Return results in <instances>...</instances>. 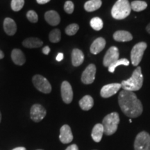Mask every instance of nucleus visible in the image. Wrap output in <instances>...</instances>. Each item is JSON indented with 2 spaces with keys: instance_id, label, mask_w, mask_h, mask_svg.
Returning <instances> with one entry per match:
<instances>
[{
  "instance_id": "obj_1",
  "label": "nucleus",
  "mask_w": 150,
  "mask_h": 150,
  "mask_svg": "<svg viewBox=\"0 0 150 150\" xmlns=\"http://www.w3.org/2000/svg\"><path fill=\"white\" fill-rule=\"evenodd\" d=\"M118 102L122 112L129 117L136 118L142 114V103L134 92L122 91L118 96Z\"/></svg>"
},
{
  "instance_id": "obj_2",
  "label": "nucleus",
  "mask_w": 150,
  "mask_h": 150,
  "mask_svg": "<svg viewBox=\"0 0 150 150\" xmlns=\"http://www.w3.org/2000/svg\"><path fill=\"white\" fill-rule=\"evenodd\" d=\"M143 84V76L141 67H138L133 72L132 76L127 80L122 81L121 83L123 90L131 92L139 91Z\"/></svg>"
},
{
  "instance_id": "obj_3",
  "label": "nucleus",
  "mask_w": 150,
  "mask_h": 150,
  "mask_svg": "<svg viewBox=\"0 0 150 150\" xmlns=\"http://www.w3.org/2000/svg\"><path fill=\"white\" fill-rule=\"evenodd\" d=\"M131 11V4L128 0H117L111 9V15L116 20H123L129 16Z\"/></svg>"
},
{
  "instance_id": "obj_4",
  "label": "nucleus",
  "mask_w": 150,
  "mask_h": 150,
  "mask_svg": "<svg viewBox=\"0 0 150 150\" xmlns=\"http://www.w3.org/2000/svg\"><path fill=\"white\" fill-rule=\"evenodd\" d=\"M119 122L120 117L117 112H113L106 115L102 121L104 134L106 136H111V135L115 134L117 129Z\"/></svg>"
},
{
  "instance_id": "obj_5",
  "label": "nucleus",
  "mask_w": 150,
  "mask_h": 150,
  "mask_svg": "<svg viewBox=\"0 0 150 150\" xmlns=\"http://www.w3.org/2000/svg\"><path fill=\"white\" fill-rule=\"evenodd\" d=\"M147 47V45L145 42H141L136 44L132 48L131 52V63L134 66H137L139 65Z\"/></svg>"
},
{
  "instance_id": "obj_6",
  "label": "nucleus",
  "mask_w": 150,
  "mask_h": 150,
  "mask_svg": "<svg viewBox=\"0 0 150 150\" xmlns=\"http://www.w3.org/2000/svg\"><path fill=\"white\" fill-rule=\"evenodd\" d=\"M135 150H150V135L141 131L137 135L134 142Z\"/></svg>"
},
{
  "instance_id": "obj_7",
  "label": "nucleus",
  "mask_w": 150,
  "mask_h": 150,
  "mask_svg": "<svg viewBox=\"0 0 150 150\" xmlns=\"http://www.w3.org/2000/svg\"><path fill=\"white\" fill-rule=\"evenodd\" d=\"M33 83L35 88L41 93L48 94L51 93L52 86L45 77L40 74H35L32 79Z\"/></svg>"
},
{
  "instance_id": "obj_8",
  "label": "nucleus",
  "mask_w": 150,
  "mask_h": 150,
  "mask_svg": "<svg viewBox=\"0 0 150 150\" xmlns=\"http://www.w3.org/2000/svg\"><path fill=\"white\" fill-rule=\"evenodd\" d=\"M47 111L42 105L36 104L33 105L30 111L31 119L35 122H39L46 116Z\"/></svg>"
},
{
  "instance_id": "obj_9",
  "label": "nucleus",
  "mask_w": 150,
  "mask_h": 150,
  "mask_svg": "<svg viewBox=\"0 0 150 150\" xmlns=\"http://www.w3.org/2000/svg\"><path fill=\"white\" fill-rule=\"evenodd\" d=\"M119 50L116 47L112 46L110 47L106 52L104 57L103 64L105 67H109L110 65L115 63L116 61L119 59Z\"/></svg>"
},
{
  "instance_id": "obj_10",
  "label": "nucleus",
  "mask_w": 150,
  "mask_h": 150,
  "mask_svg": "<svg viewBox=\"0 0 150 150\" xmlns=\"http://www.w3.org/2000/svg\"><path fill=\"white\" fill-rule=\"evenodd\" d=\"M96 74V67L94 64H90L82 73L81 81L84 84H91L93 83Z\"/></svg>"
},
{
  "instance_id": "obj_11",
  "label": "nucleus",
  "mask_w": 150,
  "mask_h": 150,
  "mask_svg": "<svg viewBox=\"0 0 150 150\" xmlns=\"http://www.w3.org/2000/svg\"><path fill=\"white\" fill-rule=\"evenodd\" d=\"M121 88V83H115L107 84V85L103 86L102 88L101 89L100 95L104 98H108V97L115 95Z\"/></svg>"
},
{
  "instance_id": "obj_12",
  "label": "nucleus",
  "mask_w": 150,
  "mask_h": 150,
  "mask_svg": "<svg viewBox=\"0 0 150 150\" xmlns=\"http://www.w3.org/2000/svg\"><path fill=\"white\" fill-rule=\"evenodd\" d=\"M61 97L65 104H70L73 99V91L72 86L68 81H63L61 84Z\"/></svg>"
},
{
  "instance_id": "obj_13",
  "label": "nucleus",
  "mask_w": 150,
  "mask_h": 150,
  "mask_svg": "<svg viewBox=\"0 0 150 150\" xmlns=\"http://www.w3.org/2000/svg\"><path fill=\"white\" fill-rule=\"evenodd\" d=\"M59 139L63 144L70 143L73 140V135L69 125H65L60 129Z\"/></svg>"
},
{
  "instance_id": "obj_14",
  "label": "nucleus",
  "mask_w": 150,
  "mask_h": 150,
  "mask_svg": "<svg viewBox=\"0 0 150 150\" xmlns=\"http://www.w3.org/2000/svg\"><path fill=\"white\" fill-rule=\"evenodd\" d=\"M105 46H106V40L104 38L100 37L95 40V41L92 43L90 50L92 54H97L104 50Z\"/></svg>"
},
{
  "instance_id": "obj_15",
  "label": "nucleus",
  "mask_w": 150,
  "mask_h": 150,
  "mask_svg": "<svg viewBox=\"0 0 150 150\" xmlns=\"http://www.w3.org/2000/svg\"><path fill=\"white\" fill-rule=\"evenodd\" d=\"M45 18L47 22L52 26L58 25L61 22L59 14L55 11H49L45 14Z\"/></svg>"
},
{
  "instance_id": "obj_16",
  "label": "nucleus",
  "mask_w": 150,
  "mask_h": 150,
  "mask_svg": "<svg viewBox=\"0 0 150 150\" xmlns=\"http://www.w3.org/2000/svg\"><path fill=\"white\" fill-rule=\"evenodd\" d=\"M4 29L7 35H13L17 31L16 23L13 19L6 18L4 21Z\"/></svg>"
},
{
  "instance_id": "obj_17",
  "label": "nucleus",
  "mask_w": 150,
  "mask_h": 150,
  "mask_svg": "<svg viewBox=\"0 0 150 150\" xmlns=\"http://www.w3.org/2000/svg\"><path fill=\"white\" fill-rule=\"evenodd\" d=\"M11 59L15 64L22 65L26 62V57L23 52L19 49H14L11 52Z\"/></svg>"
},
{
  "instance_id": "obj_18",
  "label": "nucleus",
  "mask_w": 150,
  "mask_h": 150,
  "mask_svg": "<svg viewBox=\"0 0 150 150\" xmlns=\"http://www.w3.org/2000/svg\"><path fill=\"white\" fill-rule=\"evenodd\" d=\"M104 134V127L102 124H97L93 127L91 133V136L93 140L96 142H99L102 140L103 134Z\"/></svg>"
},
{
  "instance_id": "obj_19",
  "label": "nucleus",
  "mask_w": 150,
  "mask_h": 150,
  "mask_svg": "<svg viewBox=\"0 0 150 150\" xmlns=\"http://www.w3.org/2000/svg\"><path fill=\"white\" fill-rule=\"evenodd\" d=\"M84 61V55L81 50L74 49L72 52V63L74 67L79 66Z\"/></svg>"
},
{
  "instance_id": "obj_20",
  "label": "nucleus",
  "mask_w": 150,
  "mask_h": 150,
  "mask_svg": "<svg viewBox=\"0 0 150 150\" xmlns=\"http://www.w3.org/2000/svg\"><path fill=\"white\" fill-rule=\"evenodd\" d=\"M114 40L117 42H129L133 39L132 35L127 31H117L113 34Z\"/></svg>"
},
{
  "instance_id": "obj_21",
  "label": "nucleus",
  "mask_w": 150,
  "mask_h": 150,
  "mask_svg": "<svg viewBox=\"0 0 150 150\" xmlns=\"http://www.w3.org/2000/svg\"><path fill=\"white\" fill-rule=\"evenodd\" d=\"M22 45H23L24 47L27 48H38L42 46L43 42L39 38H38L31 37L25 39L22 42Z\"/></svg>"
},
{
  "instance_id": "obj_22",
  "label": "nucleus",
  "mask_w": 150,
  "mask_h": 150,
  "mask_svg": "<svg viewBox=\"0 0 150 150\" xmlns=\"http://www.w3.org/2000/svg\"><path fill=\"white\" fill-rule=\"evenodd\" d=\"M94 100L93 97L90 95H86L79 101V106L83 110H89L93 108Z\"/></svg>"
},
{
  "instance_id": "obj_23",
  "label": "nucleus",
  "mask_w": 150,
  "mask_h": 150,
  "mask_svg": "<svg viewBox=\"0 0 150 150\" xmlns=\"http://www.w3.org/2000/svg\"><path fill=\"white\" fill-rule=\"evenodd\" d=\"M102 4L101 0H89L84 4V8L88 12H93L100 8Z\"/></svg>"
},
{
  "instance_id": "obj_24",
  "label": "nucleus",
  "mask_w": 150,
  "mask_h": 150,
  "mask_svg": "<svg viewBox=\"0 0 150 150\" xmlns=\"http://www.w3.org/2000/svg\"><path fill=\"white\" fill-rule=\"evenodd\" d=\"M131 10H134L136 12H140V11H144L147 7V4L143 1H132L131 4Z\"/></svg>"
},
{
  "instance_id": "obj_25",
  "label": "nucleus",
  "mask_w": 150,
  "mask_h": 150,
  "mask_svg": "<svg viewBox=\"0 0 150 150\" xmlns=\"http://www.w3.org/2000/svg\"><path fill=\"white\" fill-rule=\"evenodd\" d=\"M129 65V61L127 59H118L116 61L115 63H113L108 67V71L110 72L113 73L115 72L116 67L120 66V65H125V66H128Z\"/></svg>"
},
{
  "instance_id": "obj_26",
  "label": "nucleus",
  "mask_w": 150,
  "mask_h": 150,
  "mask_svg": "<svg viewBox=\"0 0 150 150\" xmlns=\"http://www.w3.org/2000/svg\"><path fill=\"white\" fill-rule=\"evenodd\" d=\"M61 33L59 29H53L49 34V39L53 43H57L61 40Z\"/></svg>"
},
{
  "instance_id": "obj_27",
  "label": "nucleus",
  "mask_w": 150,
  "mask_h": 150,
  "mask_svg": "<svg viewBox=\"0 0 150 150\" xmlns=\"http://www.w3.org/2000/svg\"><path fill=\"white\" fill-rule=\"evenodd\" d=\"M91 26L95 31H100L103 28L104 23H103L102 19L98 17H95L91 20Z\"/></svg>"
},
{
  "instance_id": "obj_28",
  "label": "nucleus",
  "mask_w": 150,
  "mask_h": 150,
  "mask_svg": "<svg viewBox=\"0 0 150 150\" xmlns=\"http://www.w3.org/2000/svg\"><path fill=\"white\" fill-rule=\"evenodd\" d=\"M79 29V26L77 24H71L65 29V33L68 35H74Z\"/></svg>"
},
{
  "instance_id": "obj_29",
  "label": "nucleus",
  "mask_w": 150,
  "mask_h": 150,
  "mask_svg": "<svg viewBox=\"0 0 150 150\" xmlns=\"http://www.w3.org/2000/svg\"><path fill=\"white\" fill-rule=\"evenodd\" d=\"M24 0H12L11 1V8L14 11H19L23 8Z\"/></svg>"
},
{
  "instance_id": "obj_30",
  "label": "nucleus",
  "mask_w": 150,
  "mask_h": 150,
  "mask_svg": "<svg viewBox=\"0 0 150 150\" xmlns=\"http://www.w3.org/2000/svg\"><path fill=\"white\" fill-rule=\"evenodd\" d=\"M27 17L28 20L31 22H32V23H35L38 20V16L37 13L34 11L31 10L28 11L27 13Z\"/></svg>"
},
{
  "instance_id": "obj_31",
  "label": "nucleus",
  "mask_w": 150,
  "mask_h": 150,
  "mask_svg": "<svg viewBox=\"0 0 150 150\" xmlns=\"http://www.w3.org/2000/svg\"><path fill=\"white\" fill-rule=\"evenodd\" d=\"M74 6L72 1H67L65 3L64 5V10L68 14H72L74 11Z\"/></svg>"
},
{
  "instance_id": "obj_32",
  "label": "nucleus",
  "mask_w": 150,
  "mask_h": 150,
  "mask_svg": "<svg viewBox=\"0 0 150 150\" xmlns=\"http://www.w3.org/2000/svg\"><path fill=\"white\" fill-rule=\"evenodd\" d=\"M42 52L43 54H45V55H48L49 53L50 52V48L49 46H45L42 49Z\"/></svg>"
},
{
  "instance_id": "obj_33",
  "label": "nucleus",
  "mask_w": 150,
  "mask_h": 150,
  "mask_svg": "<svg viewBox=\"0 0 150 150\" xmlns=\"http://www.w3.org/2000/svg\"><path fill=\"white\" fill-rule=\"evenodd\" d=\"M65 150H79V148L77 145H75V144H73V145H71L68 147H67V149Z\"/></svg>"
},
{
  "instance_id": "obj_34",
  "label": "nucleus",
  "mask_w": 150,
  "mask_h": 150,
  "mask_svg": "<svg viewBox=\"0 0 150 150\" xmlns=\"http://www.w3.org/2000/svg\"><path fill=\"white\" fill-rule=\"evenodd\" d=\"M63 56H63V53H59V54H58L57 56H56V61H59V62L61 61L63 59Z\"/></svg>"
},
{
  "instance_id": "obj_35",
  "label": "nucleus",
  "mask_w": 150,
  "mask_h": 150,
  "mask_svg": "<svg viewBox=\"0 0 150 150\" xmlns=\"http://www.w3.org/2000/svg\"><path fill=\"white\" fill-rule=\"evenodd\" d=\"M37 2L40 4H45L48 3L49 1H50V0H36Z\"/></svg>"
},
{
  "instance_id": "obj_36",
  "label": "nucleus",
  "mask_w": 150,
  "mask_h": 150,
  "mask_svg": "<svg viewBox=\"0 0 150 150\" xmlns=\"http://www.w3.org/2000/svg\"><path fill=\"white\" fill-rule=\"evenodd\" d=\"M13 150H27V149H26V148L24 147H19L15 148V149H13Z\"/></svg>"
},
{
  "instance_id": "obj_37",
  "label": "nucleus",
  "mask_w": 150,
  "mask_h": 150,
  "mask_svg": "<svg viewBox=\"0 0 150 150\" xmlns=\"http://www.w3.org/2000/svg\"><path fill=\"white\" fill-rule=\"evenodd\" d=\"M4 57V54L3 52L1 50H0V59H3Z\"/></svg>"
},
{
  "instance_id": "obj_38",
  "label": "nucleus",
  "mask_w": 150,
  "mask_h": 150,
  "mask_svg": "<svg viewBox=\"0 0 150 150\" xmlns=\"http://www.w3.org/2000/svg\"><path fill=\"white\" fill-rule=\"evenodd\" d=\"M146 30H147L148 33H150V23L147 26V27H146Z\"/></svg>"
},
{
  "instance_id": "obj_39",
  "label": "nucleus",
  "mask_w": 150,
  "mask_h": 150,
  "mask_svg": "<svg viewBox=\"0 0 150 150\" xmlns=\"http://www.w3.org/2000/svg\"><path fill=\"white\" fill-rule=\"evenodd\" d=\"M1 112H0V122H1Z\"/></svg>"
},
{
  "instance_id": "obj_40",
  "label": "nucleus",
  "mask_w": 150,
  "mask_h": 150,
  "mask_svg": "<svg viewBox=\"0 0 150 150\" xmlns=\"http://www.w3.org/2000/svg\"><path fill=\"white\" fill-rule=\"evenodd\" d=\"M37 150H42V149H37Z\"/></svg>"
}]
</instances>
